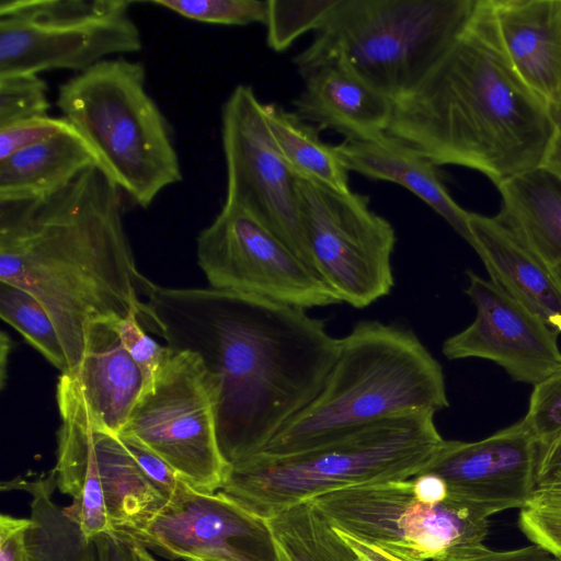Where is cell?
Instances as JSON below:
<instances>
[{"label": "cell", "mask_w": 561, "mask_h": 561, "mask_svg": "<svg viewBox=\"0 0 561 561\" xmlns=\"http://www.w3.org/2000/svg\"><path fill=\"white\" fill-rule=\"evenodd\" d=\"M140 323L201 359L229 465L257 454L319 393L339 352L305 309L215 288L153 284Z\"/></svg>", "instance_id": "6da1fadb"}, {"label": "cell", "mask_w": 561, "mask_h": 561, "mask_svg": "<svg viewBox=\"0 0 561 561\" xmlns=\"http://www.w3.org/2000/svg\"><path fill=\"white\" fill-rule=\"evenodd\" d=\"M123 196L92 165L53 193L0 203V282L23 288L43 305L69 373L82 359L89 325L133 312L139 319L153 286L137 270Z\"/></svg>", "instance_id": "7a4b0ae2"}, {"label": "cell", "mask_w": 561, "mask_h": 561, "mask_svg": "<svg viewBox=\"0 0 561 561\" xmlns=\"http://www.w3.org/2000/svg\"><path fill=\"white\" fill-rule=\"evenodd\" d=\"M554 130L551 107L505 54L490 0H477L447 49L393 102L385 135L436 167L473 169L497 186L541 168Z\"/></svg>", "instance_id": "3957f363"}, {"label": "cell", "mask_w": 561, "mask_h": 561, "mask_svg": "<svg viewBox=\"0 0 561 561\" xmlns=\"http://www.w3.org/2000/svg\"><path fill=\"white\" fill-rule=\"evenodd\" d=\"M448 407L443 368L421 340L409 329L365 320L340 339L314 399L255 455H291L389 417Z\"/></svg>", "instance_id": "277c9868"}, {"label": "cell", "mask_w": 561, "mask_h": 561, "mask_svg": "<svg viewBox=\"0 0 561 561\" xmlns=\"http://www.w3.org/2000/svg\"><path fill=\"white\" fill-rule=\"evenodd\" d=\"M434 412L397 415L300 453L228 466L217 492L263 519L342 488L411 479L444 443Z\"/></svg>", "instance_id": "5b68a950"}, {"label": "cell", "mask_w": 561, "mask_h": 561, "mask_svg": "<svg viewBox=\"0 0 561 561\" xmlns=\"http://www.w3.org/2000/svg\"><path fill=\"white\" fill-rule=\"evenodd\" d=\"M56 105L134 205L147 208L183 175L170 125L142 62L105 59L62 83Z\"/></svg>", "instance_id": "8992f818"}, {"label": "cell", "mask_w": 561, "mask_h": 561, "mask_svg": "<svg viewBox=\"0 0 561 561\" xmlns=\"http://www.w3.org/2000/svg\"><path fill=\"white\" fill-rule=\"evenodd\" d=\"M477 0H337L294 64L352 71L392 102L414 88L468 21Z\"/></svg>", "instance_id": "52a82bcc"}, {"label": "cell", "mask_w": 561, "mask_h": 561, "mask_svg": "<svg viewBox=\"0 0 561 561\" xmlns=\"http://www.w3.org/2000/svg\"><path fill=\"white\" fill-rule=\"evenodd\" d=\"M128 0H1L0 76L83 72L142 48Z\"/></svg>", "instance_id": "ba28073f"}, {"label": "cell", "mask_w": 561, "mask_h": 561, "mask_svg": "<svg viewBox=\"0 0 561 561\" xmlns=\"http://www.w3.org/2000/svg\"><path fill=\"white\" fill-rule=\"evenodd\" d=\"M337 530L414 561L483 543L490 515L448 496L427 502L413 479L353 485L309 500Z\"/></svg>", "instance_id": "9c48e42d"}, {"label": "cell", "mask_w": 561, "mask_h": 561, "mask_svg": "<svg viewBox=\"0 0 561 561\" xmlns=\"http://www.w3.org/2000/svg\"><path fill=\"white\" fill-rule=\"evenodd\" d=\"M296 197L311 266L340 302L364 308L387 296L396 231L369 197L297 176Z\"/></svg>", "instance_id": "30bf717a"}, {"label": "cell", "mask_w": 561, "mask_h": 561, "mask_svg": "<svg viewBox=\"0 0 561 561\" xmlns=\"http://www.w3.org/2000/svg\"><path fill=\"white\" fill-rule=\"evenodd\" d=\"M118 435L141 442L195 490L215 493L224 481L228 463L205 369L194 353L171 352Z\"/></svg>", "instance_id": "8fae6325"}, {"label": "cell", "mask_w": 561, "mask_h": 561, "mask_svg": "<svg viewBox=\"0 0 561 561\" xmlns=\"http://www.w3.org/2000/svg\"><path fill=\"white\" fill-rule=\"evenodd\" d=\"M197 262L211 288L309 309L341 304L290 248L244 210L224 204L197 237Z\"/></svg>", "instance_id": "7c38bea8"}, {"label": "cell", "mask_w": 561, "mask_h": 561, "mask_svg": "<svg viewBox=\"0 0 561 561\" xmlns=\"http://www.w3.org/2000/svg\"><path fill=\"white\" fill-rule=\"evenodd\" d=\"M221 140L225 204L251 215L312 268L298 211L296 175L274 144L263 103L252 87L239 84L226 100Z\"/></svg>", "instance_id": "4fadbf2b"}, {"label": "cell", "mask_w": 561, "mask_h": 561, "mask_svg": "<svg viewBox=\"0 0 561 561\" xmlns=\"http://www.w3.org/2000/svg\"><path fill=\"white\" fill-rule=\"evenodd\" d=\"M139 542L168 559L277 561L265 519L181 481Z\"/></svg>", "instance_id": "5bb4252c"}, {"label": "cell", "mask_w": 561, "mask_h": 561, "mask_svg": "<svg viewBox=\"0 0 561 561\" xmlns=\"http://www.w3.org/2000/svg\"><path fill=\"white\" fill-rule=\"evenodd\" d=\"M467 274L465 291L476 307V318L445 340V357L488 359L513 380L534 386L561 370L559 333L491 279L471 271Z\"/></svg>", "instance_id": "9a60e30c"}, {"label": "cell", "mask_w": 561, "mask_h": 561, "mask_svg": "<svg viewBox=\"0 0 561 561\" xmlns=\"http://www.w3.org/2000/svg\"><path fill=\"white\" fill-rule=\"evenodd\" d=\"M539 447L520 420L481 440H444L422 472L440 477L449 496L478 506L491 516L528 504Z\"/></svg>", "instance_id": "2e32d148"}, {"label": "cell", "mask_w": 561, "mask_h": 561, "mask_svg": "<svg viewBox=\"0 0 561 561\" xmlns=\"http://www.w3.org/2000/svg\"><path fill=\"white\" fill-rule=\"evenodd\" d=\"M61 419L57 432L56 484L72 497L65 512L94 540L111 531L92 436V421L77 382L61 374L56 391Z\"/></svg>", "instance_id": "e0dca14e"}, {"label": "cell", "mask_w": 561, "mask_h": 561, "mask_svg": "<svg viewBox=\"0 0 561 561\" xmlns=\"http://www.w3.org/2000/svg\"><path fill=\"white\" fill-rule=\"evenodd\" d=\"M501 44L551 110L561 104V0H490Z\"/></svg>", "instance_id": "ac0fdd59"}, {"label": "cell", "mask_w": 561, "mask_h": 561, "mask_svg": "<svg viewBox=\"0 0 561 561\" xmlns=\"http://www.w3.org/2000/svg\"><path fill=\"white\" fill-rule=\"evenodd\" d=\"M305 88L295 100L296 114L320 131L331 129L344 139H368L385 134L393 102L336 64L299 73Z\"/></svg>", "instance_id": "d6986e66"}, {"label": "cell", "mask_w": 561, "mask_h": 561, "mask_svg": "<svg viewBox=\"0 0 561 561\" xmlns=\"http://www.w3.org/2000/svg\"><path fill=\"white\" fill-rule=\"evenodd\" d=\"M115 322L89 325L82 359L66 375L77 382L92 421L118 435L146 390V380L123 346Z\"/></svg>", "instance_id": "ffe728a7"}, {"label": "cell", "mask_w": 561, "mask_h": 561, "mask_svg": "<svg viewBox=\"0 0 561 561\" xmlns=\"http://www.w3.org/2000/svg\"><path fill=\"white\" fill-rule=\"evenodd\" d=\"M471 247L491 280L561 333V291L549 270L496 218L469 211Z\"/></svg>", "instance_id": "44dd1931"}, {"label": "cell", "mask_w": 561, "mask_h": 561, "mask_svg": "<svg viewBox=\"0 0 561 561\" xmlns=\"http://www.w3.org/2000/svg\"><path fill=\"white\" fill-rule=\"evenodd\" d=\"M333 147L348 172L403 186L442 216L471 245L469 211L453 199L436 165L385 134L368 139H344Z\"/></svg>", "instance_id": "7402d4cb"}, {"label": "cell", "mask_w": 561, "mask_h": 561, "mask_svg": "<svg viewBox=\"0 0 561 561\" xmlns=\"http://www.w3.org/2000/svg\"><path fill=\"white\" fill-rule=\"evenodd\" d=\"M497 188L503 203L496 218L546 267L561 262V181L541 167Z\"/></svg>", "instance_id": "603a6c76"}, {"label": "cell", "mask_w": 561, "mask_h": 561, "mask_svg": "<svg viewBox=\"0 0 561 561\" xmlns=\"http://www.w3.org/2000/svg\"><path fill=\"white\" fill-rule=\"evenodd\" d=\"M92 436L111 531L139 541L168 500L145 477L117 435L92 421Z\"/></svg>", "instance_id": "cb8c5ba5"}, {"label": "cell", "mask_w": 561, "mask_h": 561, "mask_svg": "<svg viewBox=\"0 0 561 561\" xmlns=\"http://www.w3.org/2000/svg\"><path fill=\"white\" fill-rule=\"evenodd\" d=\"M99 162L73 128L0 160V203L53 193Z\"/></svg>", "instance_id": "d4e9b609"}, {"label": "cell", "mask_w": 561, "mask_h": 561, "mask_svg": "<svg viewBox=\"0 0 561 561\" xmlns=\"http://www.w3.org/2000/svg\"><path fill=\"white\" fill-rule=\"evenodd\" d=\"M56 473L34 480L21 477L3 482L2 490L19 489L31 495V516L24 533L26 561H98L94 540L53 501Z\"/></svg>", "instance_id": "484cf974"}, {"label": "cell", "mask_w": 561, "mask_h": 561, "mask_svg": "<svg viewBox=\"0 0 561 561\" xmlns=\"http://www.w3.org/2000/svg\"><path fill=\"white\" fill-rule=\"evenodd\" d=\"M263 111L278 152L297 178L340 192L351 191L348 171L334 147L321 140L314 125L276 103H263Z\"/></svg>", "instance_id": "4316f807"}, {"label": "cell", "mask_w": 561, "mask_h": 561, "mask_svg": "<svg viewBox=\"0 0 561 561\" xmlns=\"http://www.w3.org/2000/svg\"><path fill=\"white\" fill-rule=\"evenodd\" d=\"M277 561H354L356 554L310 501L265 519Z\"/></svg>", "instance_id": "83f0119b"}, {"label": "cell", "mask_w": 561, "mask_h": 561, "mask_svg": "<svg viewBox=\"0 0 561 561\" xmlns=\"http://www.w3.org/2000/svg\"><path fill=\"white\" fill-rule=\"evenodd\" d=\"M0 316L61 374L69 373L57 330L46 309L32 294L0 282Z\"/></svg>", "instance_id": "f1b7e54d"}, {"label": "cell", "mask_w": 561, "mask_h": 561, "mask_svg": "<svg viewBox=\"0 0 561 561\" xmlns=\"http://www.w3.org/2000/svg\"><path fill=\"white\" fill-rule=\"evenodd\" d=\"M337 0H267L266 43L276 53L325 23Z\"/></svg>", "instance_id": "f546056e"}, {"label": "cell", "mask_w": 561, "mask_h": 561, "mask_svg": "<svg viewBox=\"0 0 561 561\" xmlns=\"http://www.w3.org/2000/svg\"><path fill=\"white\" fill-rule=\"evenodd\" d=\"M150 3L185 19L211 24H264L267 15V0H152Z\"/></svg>", "instance_id": "4dcf8cb0"}, {"label": "cell", "mask_w": 561, "mask_h": 561, "mask_svg": "<svg viewBox=\"0 0 561 561\" xmlns=\"http://www.w3.org/2000/svg\"><path fill=\"white\" fill-rule=\"evenodd\" d=\"M47 83L39 75L0 76V128L47 116Z\"/></svg>", "instance_id": "1f68e13d"}, {"label": "cell", "mask_w": 561, "mask_h": 561, "mask_svg": "<svg viewBox=\"0 0 561 561\" xmlns=\"http://www.w3.org/2000/svg\"><path fill=\"white\" fill-rule=\"evenodd\" d=\"M522 420L539 445L561 433V370L534 386Z\"/></svg>", "instance_id": "d6a6232c"}, {"label": "cell", "mask_w": 561, "mask_h": 561, "mask_svg": "<svg viewBox=\"0 0 561 561\" xmlns=\"http://www.w3.org/2000/svg\"><path fill=\"white\" fill-rule=\"evenodd\" d=\"M114 328L123 346L140 368L146 380V389H148L172 351L145 332L135 312L116 321Z\"/></svg>", "instance_id": "836d02e7"}, {"label": "cell", "mask_w": 561, "mask_h": 561, "mask_svg": "<svg viewBox=\"0 0 561 561\" xmlns=\"http://www.w3.org/2000/svg\"><path fill=\"white\" fill-rule=\"evenodd\" d=\"M518 524L531 542L561 559V503H528L520 508Z\"/></svg>", "instance_id": "e575fe53"}, {"label": "cell", "mask_w": 561, "mask_h": 561, "mask_svg": "<svg viewBox=\"0 0 561 561\" xmlns=\"http://www.w3.org/2000/svg\"><path fill=\"white\" fill-rule=\"evenodd\" d=\"M71 129L72 125L62 116L48 115L0 128V160Z\"/></svg>", "instance_id": "d590c367"}, {"label": "cell", "mask_w": 561, "mask_h": 561, "mask_svg": "<svg viewBox=\"0 0 561 561\" xmlns=\"http://www.w3.org/2000/svg\"><path fill=\"white\" fill-rule=\"evenodd\" d=\"M531 502L561 503V433L539 447Z\"/></svg>", "instance_id": "8d00e7d4"}, {"label": "cell", "mask_w": 561, "mask_h": 561, "mask_svg": "<svg viewBox=\"0 0 561 561\" xmlns=\"http://www.w3.org/2000/svg\"><path fill=\"white\" fill-rule=\"evenodd\" d=\"M149 482L169 500L181 480L156 453L131 436L117 435Z\"/></svg>", "instance_id": "74e56055"}, {"label": "cell", "mask_w": 561, "mask_h": 561, "mask_svg": "<svg viewBox=\"0 0 561 561\" xmlns=\"http://www.w3.org/2000/svg\"><path fill=\"white\" fill-rule=\"evenodd\" d=\"M428 561H561V559L536 543L506 551L490 550L481 543L456 549Z\"/></svg>", "instance_id": "f35d334b"}, {"label": "cell", "mask_w": 561, "mask_h": 561, "mask_svg": "<svg viewBox=\"0 0 561 561\" xmlns=\"http://www.w3.org/2000/svg\"><path fill=\"white\" fill-rule=\"evenodd\" d=\"M94 542L98 561H157L146 546L127 535L106 531Z\"/></svg>", "instance_id": "ab89813d"}, {"label": "cell", "mask_w": 561, "mask_h": 561, "mask_svg": "<svg viewBox=\"0 0 561 561\" xmlns=\"http://www.w3.org/2000/svg\"><path fill=\"white\" fill-rule=\"evenodd\" d=\"M28 518L0 516V561H26L24 533Z\"/></svg>", "instance_id": "60d3db41"}, {"label": "cell", "mask_w": 561, "mask_h": 561, "mask_svg": "<svg viewBox=\"0 0 561 561\" xmlns=\"http://www.w3.org/2000/svg\"><path fill=\"white\" fill-rule=\"evenodd\" d=\"M335 530L355 552L356 559L354 561H414L382 548L363 542L337 529Z\"/></svg>", "instance_id": "b9f144b4"}, {"label": "cell", "mask_w": 561, "mask_h": 561, "mask_svg": "<svg viewBox=\"0 0 561 561\" xmlns=\"http://www.w3.org/2000/svg\"><path fill=\"white\" fill-rule=\"evenodd\" d=\"M551 111L556 124V130L542 168L561 181V104Z\"/></svg>", "instance_id": "7bdbcfd3"}, {"label": "cell", "mask_w": 561, "mask_h": 561, "mask_svg": "<svg viewBox=\"0 0 561 561\" xmlns=\"http://www.w3.org/2000/svg\"><path fill=\"white\" fill-rule=\"evenodd\" d=\"M0 383L1 388H3L4 381H5V368H7V358L10 354V350L12 347L10 337L2 332L1 333V344H0Z\"/></svg>", "instance_id": "ee69618b"}, {"label": "cell", "mask_w": 561, "mask_h": 561, "mask_svg": "<svg viewBox=\"0 0 561 561\" xmlns=\"http://www.w3.org/2000/svg\"><path fill=\"white\" fill-rule=\"evenodd\" d=\"M561 291V262L547 267Z\"/></svg>", "instance_id": "f6af8a7d"}]
</instances>
